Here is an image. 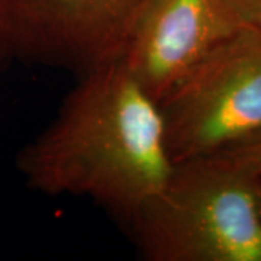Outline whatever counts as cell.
<instances>
[{"mask_svg":"<svg viewBox=\"0 0 261 261\" xmlns=\"http://www.w3.org/2000/svg\"><path fill=\"white\" fill-rule=\"evenodd\" d=\"M174 163L218 154L261 129V22L247 20L161 100Z\"/></svg>","mask_w":261,"mask_h":261,"instance_id":"cell-3","label":"cell"},{"mask_svg":"<svg viewBox=\"0 0 261 261\" xmlns=\"http://www.w3.org/2000/svg\"><path fill=\"white\" fill-rule=\"evenodd\" d=\"M247 20L261 22V0H231Z\"/></svg>","mask_w":261,"mask_h":261,"instance_id":"cell-7","label":"cell"},{"mask_svg":"<svg viewBox=\"0 0 261 261\" xmlns=\"http://www.w3.org/2000/svg\"><path fill=\"white\" fill-rule=\"evenodd\" d=\"M147 0H0V64L82 75L122 60Z\"/></svg>","mask_w":261,"mask_h":261,"instance_id":"cell-4","label":"cell"},{"mask_svg":"<svg viewBox=\"0 0 261 261\" xmlns=\"http://www.w3.org/2000/svg\"><path fill=\"white\" fill-rule=\"evenodd\" d=\"M255 193H257V202H258V209L261 214V178H255Z\"/></svg>","mask_w":261,"mask_h":261,"instance_id":"cell-8","label":"cell"},{"mask_svg":"<svg viewBox=\"0 0 261 261\" xmlns=\"http://www.w3.org/2000/svg\"><path fill=\"white\" fill-rule=\"evenodd\" d=\"M173 167L160 103L122 60L82 74L18 157L32 190L87 197L126 224Z\"/></svg>","mask_w":261,"mask_h":261,"instance_id":"cell-1","label":"cell"},{"mask_svg":"<svg viewBox=\"0 0 261 261\" xmlns=\"http://www.w3.org/2000/svg\"><path fill=\"white\" fill-rule=\"evenodd\" d=\"M216 155L231 161L233 166L244 170L251 177L261 178V129Z\"/></svg>","mask_w":261,"mask_h":261,"instance_id":"cell-6","label":"cell"},{"mask_svg":"<svg viewBox=\"0 0 261 261\" xmlns=\"http://www.w3.org/2000/svg\"><path fill=\"white\" fill-rule=\"evenodd\" d=\"M245 22L231 0H147L122 61L160 102Z\"/></svg>","mask_w":261,"mask_h":261,"instance_id":"cell-5","label":"cell"},{"mask_svg":"<svg viewBox=\"0 0 261 261\" xmlns=\"http://www.w3.org/2000/svg\"><path fill=\"white\" fill-rule=\"evenodd\" d=\"M128 225L148 261H261L255 178L216 154L174 163Z\"/></svg>","mask_w":261,"mask_h":261,"instance_id":"cell-2","label":"cell"}]
</instances>
